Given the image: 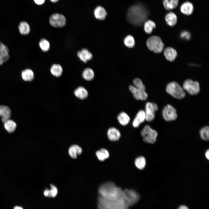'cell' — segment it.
I'll use <instances>...</instances> for the list:
<instances>
[{"mask_svg":"<svg viewBox=\"0 0 209 209\" xmlns=\"http://www.w3.org/2000/svg\"><path fill=\"white\" fill-rule=\"evenodd\" d=\"M164 54L166 58L171 62L174 61L177 56L176 51L171 47L166 48L164 50Z\"/></svg>","mask_w":209,"mask_h":209,"instance_id":"obj_17","label":"cell"},{"mask_svg":"<svg viewBox=\"0 0 209 209\" xmlns=\"http://www.w3.org/2000/svg\"><path fill=\"white\" fill-rule=\"evenodd\" d=\"M205 156L206 158L209 160V150L208 149L206 152L205 154Z\"/></svg>","mask_w":209,"mask_h":209,"instance_id":"obj_42","label":"cell"},{"mask_svg":"<svg viewBox=\"0 0 209 209\" xmlns=\"http://www.w3.org/2000/svg\"><path fill=\"white\" fill-rule=\"evenodd\" d=\"M141 134L145 142L152 144L156 141L158 136L157 131L148 125L145 126L142 130Z\"/></svg>","mask_w":209,"mask_h":209,"instance_id":"obj_6","label":"cell"},{"mask_svg":"<svg viewBox=\"0 0 209 209\" xmlns=\"http://www.w3.org/2000/svg\"><path fill=\"white\" fill-rule=\"evenodd\" d=\"M50 186L51 197L54 198L56 196L58 193L57 188L56 186L52 184L50 185Z\"/></svg>","mask_w":209,"mask_h":209,"instance_id":"obj_38","label":"cell"},{"mask_svg":"<svg viewBox=\"0 0 209 209\" xmlns=\"http://www.w3.org/2000/svg\"><path fill=\"white\" fill-rule=\"evenodd\" d=\"M82 152V148L79 146L74 145L70 146L69 149V153L72 158H76L77 156L80 154Z\"/></svg>","mask_w":209,"mask_h":209,"instance_id":"obj_19","label":"cell"},{"mask_svg":"<svg viewBox=\"0 0 209 209\" xmlns=\"http://www.w3.org/2000/svg\"><path fill=\"white\" fill-rule=\"evenodd\" d=\"M39 45L41 50L44 52L48 51L50 48L49 42L47 39H42L40 40Z\"/></svg>","mask_w":209,"mask_h":209,"instance_id":"obj_36","label":"cell"},{"mask_svg":"<svg viewBox=\"0 0 209 209\" xmlns=\"http://www.w3.org/2000/svg\"><path fill=\"white\" fill-rule=\"evenodd\" d=\"M44 196L47 197H51V194L50 189H46L44 192Z\"/></svg>","mask_w":209,"mask_h":209,"instance_id":"obj_40","label":"cell"},{"mask_svg":"<svg viewBox=\"0 0 209 209\" xmlns=\"http://www.w3.org/2000/svg\"><path fill=\"white\" fill-rule=\"evenodd\" d=\"M11 113V111L8 107L0 105V117L1 116V120L3 122H4L9 119Z\"/></svg>","mask_w":209,"mask_h":209,"instance_id":"obj_18","label":"cell"},{"mask_svg":"<svg viewBox=\"0 0 209 209\" xmlns=\"http://www.w3.org/2000/svg\"><path fill=\"white\" fill-rule=\"evenodd\" d=\"M96 154L98 159L101 161H104L109 156V153L107 150L104 148H102L98 151Z\"/></svg>","mask_w":209,"mask_h":209,"instance_id":"obj_32","label":"cell"},{"mask_svg":"<svg viewBox=\"0 0 209 209\" xmlns=\"http://www.w3.org/2000/svg\"><path fill=\"white\" fill-rule=\"evenodd\" d=\"M14 209H23V208L20 206H16L14 207Z\"/></svg>","mask_w":209,"mask_h":209,"instance_id":"obj_44","label":"cell"},{"mask_svg":"<svg viewBox=\"0 0 209 209\" xmlns=\"http://www.w3.org/2000/svg\"><path fill=\"white\" fill-rule=\"evenodd\" d=\"M35 3L37 4L41 5L43 4L45 0H34Z\"/></svg>","mask_w":209,"mask_h":209,"instance_id":"obj_41","label":"cell"},{"mask_svg":"<svg viewBox=\"0 0 209 209\" xmlns=\"http://www.w3.org/2000/svg\"><path fill=\"white\" fill-rule=\"evenodd\" d=\"M134 86L137 88L145 90V87L141 80L139 78H136L133 81Z\"/></svg>","mask_w":209,"mask_h":209,"instance_id":"obj_37","label":"cell"},{"mask_svg":"<svg viewBox=\"0 0 209 209\" xmlns=\"http://www.w3.org/2000/svg\"><path fill=\"white\" fill-rule=\"evenodd\" d=\"M156 27L155 23L153 21L149 20L145 21L144 24V30L147 33L149 34L152 32Z\"/></svg>","mask_w":209,"mask_h":209,"instance_id":"obj_30","label":"cell"},{"mask_svg":"<svg viewBox=\"0 0 209 209\" xmlns=\"http://www.w3.org/2000/svg\"><path fill=\"white\" fill-rule=\"evenodd\" d=\"M136 167L139 170L143 169L146 165V162L145 158L142 156L137 157L135 162Z\"/></svg>","mask_w":209,"mask_h":209,"instance_id":"obj_33","label":"cell"},{"mask_svg":"<svg viewBox=\"0 0 209 209\" xmlns=\"http://www.w3.org/2000/svg\"><path fill=\"white\" fill-rule=\"evenodd\" d=\"M145 120V114L144 111L141 110L136 114L132 123L133 127L137 128Z\"/></svg>","mask_w":209,"mask_h":209,"instance_id":"obj_14","label":"cell"},{"mask_svg":"<svg viewBox=\"0 0 209 209\" xmlns=\"http://www.w3.org/2000/svg\"><path fill=\"white\" fill-rule=\"evenodd\" d=\"M145 108V120L148 122L153 121L155 118V112L158 109L157 105L154 103L147 102Z\"/></svg>","mask_w":209,"mask_h":209,"instance_id":"obj_9","label":"cell"},{"mask_svg":"<svg viewBox=\"0 0 209 209\" xmlns=\"http://www.w3.org/2000/svg\"><path fill=\"white\" fill-rule=\"evenodd\" d=\"M122 190L114 197L105 198L98 197V209H128L129 206L125 201Z\"/></svg>","mask_w":209,"mask_h":209,"instance_id":"obj_1","label":"cell"},{"mask_svg":"<svg viewBox=\"0 0 209 209\" xmlns=\"http://www.w3.org/2000/svg\"><path fill=\"white\" fill-rule=\"evenodd\" d=\"M125 45L129 48L134 47L135 44V41L133 37L131 35L127 36L124 40Z\"/></svg>","mask_w":209,"mask_h":209,"instance_id":"obj_34","label":"cell"},{"mask_svg":"<svg viewBox=\"0 0 209 209\" xmlns=\"http://www.w3.org/2000/svg\"><path fill=\"white\" fill-rule=\"evenodd\" d=\"M181 12L185 15H190L192 14L193 10V6L192 3L189 2L183 3L180 8Z\"/></svg>","mask_w":209,"mask_h":209,"instance_id":"obj_22","label":"cell"},{"mask_svg":"<svg viewBox=\"0 0 209 209\" xmlns=\"http://www.w3.org/2000/svg\"><path fill=\"white\" fill-rule=\"evenodd\" d=\"M21 76L23 79L26 81H31L34 78L33 71L30 69H26L22 71Z\"/></svg>","mask_w":209,"mask_h":209,"instance_id":"obj_25","label":"cell"},{"mask_svg":"<svg viewBox=\"0 0 209 209\" xmlns=\"http://www.w3.org/2000/svg\"><path fill=\"white\" fill-rule=\"evenodd\" d=\"M9 58V50L7 47L0 42V65L7 62Z\"/></svg>","mask_w":209,"mask_h":209,"instance_id":"obj_13","label":"cell"},{"mask_svg":"<svg viewBox=\"0 0 209 209\" xmlns=\"http://www.w3.org/2000/svg\"><path fill=\"white\" fill-rule=\"evenodd\" d=\"M199 133L201 138L204 140H208L209 138V128L208 126L202 128L200 131Z\"/></svg>","mask_w":209,"mask_h":209,"instance_id":"obj_35","label":"cell"},{"mask_svg":"<svg viewBox=\"0 0 209 209\" xmlns=\"http://www.w3.org/2000/svg\"><path fill=\"white\" fill-rule=\"evenodd\" d=\"M148 12L142 4H137L131 7L127 14V19L130 23L137 26H141L146 19Z\"/></svg>","mask_w":209,"mask_h":209,"instance_id":"obj_2","label":"cell"},{"mask_svg":"<svg viewBox=\"0 0 209 209\" xmlns=\"http://www.w3.org/2000/svg\"><path fill=\"white\" fill-rule=\"evenodd\" d=\"M4 123V127L9 133H12L15 131L17 126L13 121L9 119Z\"/></svg>","mask_w":209,"mask_h":209,"instance_id":"obj_31","label":"cell"},{"mask_svg":"<svg viewBox=\"0 0 209 209\" xmlns=\"http://www.w3.org/2000/svg\"><path fill=\"white\" fill-rule=\"evenodd\" d=\"M50 71L51 73L54 76L59 77L62 74L63 69L60 65L58 64H54L51 66Z\"/></svg>","mask_w":209,"mask_h":209,"instance_id":"obj_26","label":"cell"},{"mask_svg":"<svg viewBox=\"0 0 209 209\" xmlns=\"http://www.w3.org/2000/svg\"><path fill=\"white\" fill-rule=\"evenodd\" d=\"M94 14L95 17L97 19L103 20L105 19L107 15V13L103 7L98 6L95 9Z\"/></svg>","mask_w":209,"mask_h":209,"instance_id":"obj_23","label":"cell"},{"mask_svg":"<svg viewBox=\"0 0 209 209\" xmlns=\"http://www.w3.org/2000/svg\"><path fill=\"white\" fill-rule=\"evenodd\" d=\"M146 44L149 49L156 53H161L164 47L161 39L157 36H153L149 37L147 40Z\"/></svg>","mask_w":209,"mask_h":209,"instance_id":"obj_5","label":"cell"},{"mask_svg":"<svg viewBox=\"0 0 209 209\" xmlns=\"http://www.w3.org/2000/svg\"><path fill=\"white\" fill-rule=\"evenodd\" d=\"M74 94L77 97L81 100L86 99L88 96L87 91L82 87L77 88L74 91Z\"/></svg>","mask_w":209,"mask_h":209,"instance_id":"obj_21","label":"cell"},{"mask_svg":"<svg viewBox=\"0 0 209 209\" xmlns=\"http://www.w3.org/2000/svg\"><path fill=\"white\" fill-rule=\"evenodd\" d=\"M83 78L87 81L92 80L94 77V73L93 70L90 68L85 69L82 73Z\"/></svg>","mask_w":209,"mask_h":209,"instance_id":"obj_29","label":"cell"},{"mask_svg":"<svg viewBox=\"0 0 209 209\" xmlns=\"http://www.w3.org/2000/svg\"><path fill=\"white\" fill-rule=\"evenodd\" d=\"M124 199L129 206L135 204L139 200L140 196L135 191L126 189L123 190Z\"/></svg>","mask_w":209,"mask_h":209,"instance_id":"obj_7","label":"cell"},{"mask_svg":"<svg viewBox=\"0 0 209 209\" xmlns=\"http://www.w3.org/2000/svg\"><path fill=\"white\" fill-rule=\"evenodd\" d=\"M166 90L168 93L177 99H181L185 96L184 90L175 82L169 83L167 85Z\"/></svg>","mask_w":209,"mask_h":209,"instance_id":"obj_4","label":"cell"},{"mask_svg":"<svg viewBox=\"0 0 209 209\" xmlns=\"http://www.w3.org/2000/svg\"><path fill=\"white\" fill-rule=\"evenodd\" d=\"M19 29L20 34L24 35L28 34L30 31L29 24L25 21H21L19 25Z\"/></svg>","mask_w":209,"mask_h":209,"instance_id":"obj_27","label":"cell"},{"mask_svg":"<svg viewBox=\"0 0 209 209\" xmlns=\"http://www.w3.org/2000/svg\"><path fill=\"white\" fill-rule=\"evenodd\" d=\"M119 123L122 126H126L129 122L130 118L129 116L126 112L122 111L120 112L117 117Z\"/></svg>","mask_w":209,"mask_h":209,"instance_id":"obj_20","label":"cell"},{"mask_svg":"<svg viewBox=\"0 0 209 209\" xmlns=\"http://www.w3.org/2000/svg\"><path fill=\"white\" fill-rule=\"evenodd\" d=\"M77 55L80 59L84 63H86L93 57L91 53L86 48H83L78 51L77 53Z\"/></svg>","mask_w":209,"mask_h":209,"instance_id":"obj_16","label":"cell"},{"mask_svg":"<svg viewBox=\"0 0 209 209\" xmlns=\"http://www.w3.org/2000/svg\"><path fill=\"white\" fill-rule=\"evenodd\" d=\"M129 88L133 97L136 100H145L147 99L148 95L145 90L138 89L133 85H130Z\"/></svg>","mask_w":209,"mask_h":209,"instance_id":"obj_12","label":"cell"},{"mask_svg":"<svg viewBox=\"0 0 209 209\" xmlns=\"http://www.w3.org/2000/svg\"><path fill=\"white\" fill-rule=\"evenodd\" d=\"M163 116L166 121H170L176 120L177 115L176 109L170 105L165 107L163 110Z\"/></svg>","mask_w":209,"mask_h":209,"instance_id":"obj_10","label":"cell"},{"mask_svg":"<svg viewBox=\"0 0 209 209\" xmlns=\"http://www.w3.org/2000/svg\"><path fill=\"white\" fill-rule=\"evenodd\" d=\"M181 37L186 40L189 39L191 37L190 33L187 31H184L181 32L180 34Z\"/></svg>","mask_w":209,"mask_h":209,"instance_id":"obj_39","label":"cell"},{"mask_svg":"<svg viewBox=\"0 0 209 209\" xmlns=\"http://www.w3.org/2000/svg\"><path fill=\"white\" fill-rule=\"evenodd\" d=\"M122 190L117 187L112 182H107L100 185L98 188L99 196L105 198L113 197L117 195Z\"/></svg>","mask_w":209,"mask_h":209,"instance_id":"obj_3","label":"cell"},{"mask_svg":"<svg viewBox=\"0 0 209 209\" xmlns=\"http://www.w3.org/2000/svg\"><path fill=\"white\" fill-rule=\"evenodd\" d=\"M107 134L109 139L112 141L118 140L121 136L119 131L114 127L109 128L107 131Z\"/></svg>","mask_w":209,"mask_h":209,"instance_id":"obj_15","label":"cell"},{"mask_svg":"<svg viewBox=\"0 0 209 209\" xmlns=\"http://www.w3.org/2000/svg\"><path fill=\"white\" fill-rule=\"evenodd\" d=\"M52 2L55 3L57 1L59 0H50Z\"/></svg>","mask_w":209,"mask_h":209,"instance_id":"obj_45","label":"cell"},{"mask_svg":"<svg viewBox=\"0 0 209 209\" xmlns=\"http://www.w3.org/2000/svg\"><path fill=\"white\" fill-rule=\"evenodd\" d=\"M50 24L55 27H60L64 26L66 23V19L63 15L55 13L51 15L50 18Z\"/></svg>","mask_w":209,"mask_h":209,"instance_id":"obj_11","label":"cell"},{"mask_svg":"<svg viewBox=\"0 0 209 209\" xmlns=\"http://www.w3.org/2000/svg\"><path fill=\"white\" fill-rule=\"evenodd\" d=\"M179 0H164L163 4L165 8L167 10L173 9L177 6Z\"/></svg>","mask_w":209,"mask_h":209,"instance_id":"obj_28","label":"cell"},{"mask_svg":"<svg viewBox=\"0 0 209 209\" xmlns=\"http://www.w3.org/2000/svg\"><path fill=\"white\" fill-rule=\"evenodd\" d=\"M183 88L189 94L194 95L197 94L200 91V86L198 82L188 79L184 82Z\"/></svg>","mask_w":209,"mask_h":209,"instance_id":"obj_8","label":"cell"},{"mask_svg":"<svg viewBox=\"0 0 209 209\" xmlns=\"http://www.w3.org/2000/svg\"><path fill=\"white\" fill-rule=\"evenodd\" d=\"M178 209H188V208L185 206L181 205L179 207Z\"/></svg>","mask_w":209,"mask_h":209,"instance_id":"obj_43","label":"cell"},{"mask_svg":"<svg viewBox=\"0 0 209 209\" xmlns=\"http://www.w3.org/2000/svg\"><path fill=\"white\" fill-rule=\"evenodd\" d=\"M165 20L168 25L170 26H173L175 25L177 23V17L174 12H170L166 15Z\"/></svg>","mask_w":209,"mask_h":209,"instance_id":"obj_24","label":"cell"}]
</instances>
